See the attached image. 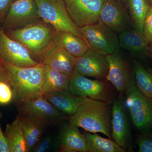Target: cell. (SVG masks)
<instances>
[{"instance_id":"obj_22","label":"cell","mask_w":152,"mask_h":152,"mask_svg":"<svg viewBox=\"0 0 152 152\" xmlns=\"http://www.w3.org/2000/svg\"><path fill=\"white\" fill-rule=\"evenodd\" d=\"M44 94L69 89L71 77L44 64Z\"/></svg>"},{"instance_id":"obj_14","label":"cell","mask_w":152,"mask_h":152,"mask_svg":"<svg viewBox=\"0 0 152 152\" xmlns=\"http://www.w3.org/2000/svg\"><path fill=\"white\" fill-rule=\"evenodd\" d=\"M20 113L43 120L49 125L64 120L66 115L57 110L43 96L36 98L18 107Z\"/></svg>"},{"instance_id":"obj_17","label":"cell","mask_w":152,"mask_h":152,"mask_svg":"<svg viewBox=\"0 0 152 152\" xmlns=\"http://www.w3.org/2000/svg\"><path fill=\"white\" fill-rule=\"evenodd\" d=\"M58 151L62 152H89L84 134L78 128L69 123L63 126L58 134Z\"/></svg>"},{"instance_id":"obj_13","label":"cell","mask_w":152,"mask_h":152,"mask_svg":"<svg viewBox=\"0 0 152 152\" xmlns=\"http://www.w3.org/2000/svg\"><path fill=\"white\" fill-rule=\"evenodd\" d=\"M109 69L106 80L110 82L120 95L125 93L131 80L134 77V69L123 58L119 51L107 55Z\"/></svg>"},{"instance_id":"obj_24","label":"cell","mask_w":152,"mask_h":152,"mask_svg":"<svg viewBox=\"0 0 152 152\" xmlns=\"http://www.w3.org/2000/svg\"><path fill=\"white\" fill-rule=\"evenodd\" d=\"M89 152H125L126 150L120 146L112 139H106L96 133L86 131L84 133Z\"/></svg>"},{"instance_id":"obj_25","label":"cell","mask_w":152,"mask_h":152,"mask_svg":"<svg viewBox=\"0 0 152 152\" xmlns=\"http://www.w3.org/2000/svg\"><path fill=\"white\" fill-rule=\"evenodd\" d=\"M131 24L134 29L143 32L144 23L151 6L147 0H127Z\"/></svg>"},{"instance_id":"obj_26","label":"cell","mask_w":152,"mask_h":152,"mask_svg":"<svg viewBox=\"0 0 152 152\" xmlns=\"http://www.w3.org/2000/svg\"><path fill=\"white\" fill-rule=\"evenodd\" d=\"M133 64L137 87L145 96L152 100L151 75L138 60H133Z\"/></svg>"},{"instance_id":"obj_33","label":"cell","mask_w":152,"mask_h":152,"mask_svg":"<svg viewBox=\"0 0 152 152\" xmlns=\"http://www.w3.org/2000/svg\"><path fill=\"white\" fill-rule=\"evenodd\" d=\"M1 81L7 82L9 83L8 75L4 64L3 65L0 63V81Z\"/></svg>"},{"instance_id":"obj_1","label":"cell","mask_w":152,"mask_h":152,"mask_svg":"<svg viewBox=\"0 0 152 152\" xmlns=\"http://www.w3.org/2000/svg\"><path fill=\"white\" fill-rule=\"evenodd\" d=\"M4 64L12 88L14 99L19 106L43 96L44 64L28 67H19Z\"/></svg>"},{"instance_id":"obj_34","label":"cell","mask_w":152,"mask_h":152,"mask_svg":"<svg viewBox=\"0 0 152 152\" xmlns=\"http://www.w3.org/2000/svg\"><path fill=\"white\" fill-rule=\"evenodd\" d=\"M148 55L152 58V44L150 45L149 47Z\"/></svg>"},{"instance_id":"obj_9","label":"cell","mask_w":152,"mask_h":152,"mask_svg":"<svg viewBox=\"0 0 152 152\" xmlns=\"http://www.w3.org/2000/svg\"><path fill=\"white\" fill-rule=\"evenodd\" d=\"M112 103V139L120 146L127 151H132V133L122 95H119Z\"/></svg>"},{"instance_id":"obj_37","label":"cell","mask_w":152,"mask_h":152,"mask_svg":"<svg viewBox=\"0 0 152 152\" xmlns=\"http://www.w3.org/2000/svg\"><path fill=\"white\" fill-rule=\"evenodd\" d=\"M121 1H123L124 2H126V1H127V0H121Z\"/></svg>"},{"instance_id":"obj_36","label":"cell","mask_w":152,"mask_h":152,"mask_svg":"<svg viewBox=\"0 0 152 152\" xmlns=\"http://www.w3.org/2000/svg\"><path fill=\"white\" fill-rule=\"evenodd\" d=\"M149 1V2L150 3V4H151V5L152 6V0H148Z\"/></svg>"},{"instance_id":"obj_38","label":"cell","mask_w":152,"mask_h":152,"mask_svg":"<svg viewBox=\"0 0 152 152\" xmlns=\"http://www.w3.org/2000/svg\"><path fill=\"white\" fill-rule=\"evenodd\" d=\"M151 129L152 130V125Z\"/></svg>"},{"instance_id":"obj_30","label":"cell","mask_w":152,"mask_h":152,"mask_svg":"<svg viewBox=\"0 0 152 152\" xmlns=\"http://www.w3.org/2000/svg\"><path fill=\"white\" fill-rule=\"evenodd\" d=\"M144 35L150 45L152 44V6H151L144 23Z\"/></svg>"},{"instance_id":"obj_10","label":"cell","mask_w":152,"mask_h":152,"mask_svg":"<svg viewBox=\"0 0 152 152\" xmlns=\"http://www.w3.org/2000/svg\"><path fill=\"white\" fill-rule=\"evenodd\" d=\"M106 0H64L68 14L79 28L94 24L100 20Z\"/></svg>"},{"instance_id":"obj_6","label":"cell","mask_w":152,"mask_h":152,"mask_svg":"<svg viewBox=\"0 0 152 152\" xmlns=\"http://www.w3.org/2000/svg\"><path fill=\"white\" fill-rule=\"evenodd\" d=\"M114 88L107 81L91 80L75 72L71 77L68 91L77 96L89 98L110 104L115 99Z\"/></svg>"},{"instance_id":"obj_20","label":"cell","mask_w":152,"mask_h":152,"mask_svg":"<svg viewBox=\"0 0 152 152\" xmlns=\"http://www.w3.org/2000/svg\"><path fill=\"white\" fill-rule=\"evenodd\" d=\"M120 47L127 50L134 57L148 55L150 44L143 33L134 29H127L120 33Z\"/></svg>"},{"instance_id":"obj_4","label":"cell","mask_w":152,"mask_h":152,"mask_svg":"<svg viewBox=\"0 0 152 152\" xmlns=\"http://www.w3.org/2000/svg\"><path fill=\"white\" fill-rule=\"evenodd\" d=\"M125 104L134 125L142 133H150L152 125V100L145 96L133 77L125 92Z\"/></svg>"},{"instance_id":"obj_3","label":"cell","mask_w":152,"mask_h":152,"mask_svg":"<svg viewBox=\"0 0 152 152\" xmlns=\"http://www.w3.org/2000/svg\"><path fill=\"white\" fill-rule=\"evenodd\" d=\"M54 33L47 23L39 22L13 30L10 36L13 39L23 45L32 57H39L42 61L45 53L54 44Z\"/></svg>"},{"instance_id":"obj_29","label":"cell","mask_w":152,"mask_h":152,"mask_svg":"<svg viewBox=\"0 0 152 152\" xmlns=\"http://www.w3.org/2000/svg\"><path fill=\"white\" fill-rule=\"evenodd\" d=\"M137 142L139 152H152V135L151 133H142L138 137Z\"/></svg>"},{"instance_id":"obj_7","label":"cell","mask_w":152,"mask_h":152,"mask_svg":"<svg viewBox=\"0 0 152 152\" xmlns=\"http://www.w3.org/2000/svg\"><path fill=\"white\" fill-rule=\"evenodd\" d=\"M82 38L89 48L110 54L119 51V38L115 32L101 20L94 24L80 28Z\"/></svg>"},{"instance_id":"obj_2","label":"cell","mask_w":152,"mask_h":152,"mask_svg":"<svg viewBox=\"0 0 152 152\" xmlns=\"http://www.w3.org/2000/svg\"><path fill=\"white\" fill-rule=\"evenodd\" d=\"M77 112L69 118V123L91 133H101L112 139L111 119L109 104L84 97Z\"/></svg>"},{"instance_id":"obj_19","label":"cell","mask_w":152,"mask_h":152,"mask_svg":"<svg viewBox=\"0 0 152 152\" xmlns=\"http://www.w3.org/2000/svg\"><path fill=\"white\" fill-rule=\"evenodd\" d=\"M18 116L24 134L28 152H32L50 125L43 120L27 115L20 113Z\"/></svg>"},{"instance_id":"obj_15","label":"cell","mask_w":152,"mask_h":152,"mask_svg":"<svg viewBox=\"0 0 152 152\" xmlns=\"http://www.w3.org/2000/svg\"><path fill=\"white\" fill-rule=\"evenodd\" d=\"M100 20L117 33L130 29L131 23L129 16L115 0H106L101 10Z\"/></svg>"},{"instance_id":"obj_11","label":"cell","mask_w":152,"mask_h":152,"mask_svg":"<svg viewBox=\"0 0 152 152\" xmlns=\"http://www.w3.org/2000/svg\"><path fill=\"white\" fill-rule=\"evenodd\" d=\"M0 58L4 63L19 67H28L39 64L26 48L0 31Z\"/></svg>"},{"instance_id":"obj_28","label":"cell","mask_w":152,"mask_h":152,"mask_svg":"<svg viewBox=\"0 0 152 152\" xmlns=\"http://www.w3.org/2000/svg\"><path fill=\"white\" fill-rule=\"evenodd\" d=\"M13 99V91L10 84L7 82L0 81V104H7Z\"/></svg>"},{"instance_id":"obj_18","label":"cell","mask_w":152,"mask_h":152,"mask_svg":"<svg viewBox=\"0 0 152 152\" xmlns=\"http://www.w3.org/2000/svg\"><path fill=\"white\" fill-rule=\"evenodd\" d=\"M43 96L57 110L70 116L75 113L84 99L75 96L68 90L45 93Z\"/></svg>"},{"instance_id":"obj_35","label":"cell","mask_w":152,"mask_h":152,"mask_svg":"<svg viewBox=\"0 0 152 152\" xmlns=\"http://www.w3.org/2000/svg\"><path fill=\"white\" fill-rule=\"evenodd\" d=\"M148 71L151 74V75L152 76V69H148Z\"/></svg>"},{"instance_id":"obj_23","label":"cell","mask_w":152,"mask_h":152,"mask_svg":"<svg viewBox=\"0 0 152 152\" xmlns=\"http://www.w3.org/2000/svg\"><path fill=\"white\" fill-rule=\"evenodd\" d=\"M4 134L8 142L10 152H28L26 144L18 116L8 124Z\"/></svg>"},{"instance_id":"obj_8","label":"cell","mask_w":152,"mask_h":152,"mask_svg":"<svg viewBox=\"0 0 152 152\" xmlns=\"http://www.w3.org/2000/svg\"><path fill=\"white\" fill-rule=\"evenodd\" d=\"M41 19L35 0H16L6 15L4 26L18 29L39 23Z\"/></svg>"},{"instance_id":"obj_27","label":"cell","mask_w":152,"mask_h":152,"mask_svg":"<svg viewBox=\"0 0 152 152\" xmlns=\"http://www.w3.org/2000/svg\"><path fill=\"white\" fill-rule=\"evenodd\" d=\"M59 142L58 134H48L42 137L33 149L34 152L58 151Z\"/></svg>"},{"instance_id":"obj_16","label":"cell","mask_w":152,"mask_h":152,"mask_svg":"<svg viewBox=\"0 0 152 152\" xmlns=\"http://www.w3.org/2000/svg\"><path fill=\"white\" fill-rule=\"evenodd\" d=\"M77 59L54 44L43 55L41 62L71 77L75 72Z\"/></svg>"},{"instance_id":"obj_12","label":"cell","mask_w":152,"mask_h":152,"mask_svg":"<svg viewBox=\"0 0 152 152\" xmlns=\"http://www.w3.org/2000/svg\"><path fill=\"white\" fill-rule=\"evenodd\" d=\"M107 55L89 49L83 56L77 58L75 72L85 77L106 80L109 69Z\"/></svg>"},{"instance_id":"obj_31","label":"cell","mask_w":152,"mask_h":152,"mask_svg":"<svg viewBox=\"0 0 152 152\" xmlns=\"http://www.w3.org/2000/svg\"><path fill=\"white\" fill-rule=\"evenodd\" d=\"M13 0H0V20L5 19Z\"/></svg>"},{"instance_id":"obj_21","label":"cell","mask_w":152,"mask_h":152,"mask_svg":"<svg viewBox=\"0 0 152 152\" xmlns=\"http://www.w3.org/2000/svg\"><path fill=\"white\" fill-rule=\"evenodd\" d=\"M54 44L77 58L83 56L89 47L83 38L66 31L55 32Z\"/></svg>"},{"instance_id":"obj_32","label":"cell","mask_w":152,"mask_h":152,"mask_svg":"<svg viewBox=\"0 0 152 152\" xmlns=\"http://www.w3.org/2000/svg\"><path fill=\"white\" fill-rule=\"evenodd\" d=\"M1 116L0 115V119ZM0 152H10L8 142L3 133L0 124Z\"/></svg>"},{"instance_id":"obj_5","label":"cell","mask_w":152,"mask_h":152,"mask_svg":"<svg viewBox=\"0 0 152 152\" xmlns=\"http://www.w3.org/2000/svg\"><path fill=\"white\" fill-rule=\"evenodd\" d=\"M41 19L57 31H66L82 38L78 27L68 14L64 0H35Z\"/></svg>"}]
</instances>
